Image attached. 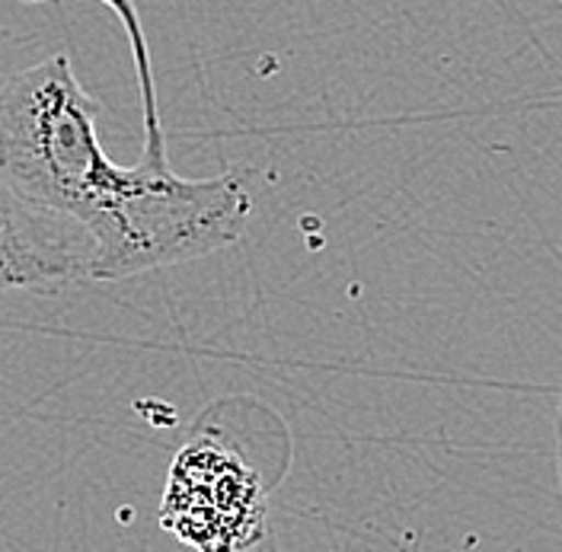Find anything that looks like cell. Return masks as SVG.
<instances>
[{
    "label": "cell",
    "mask_w": 562,
    "mask_h": 552,
    "mask_svg": "<svg viewBox=\"0 0 562 552\" xmlns=\"http://www.w3.org/2000/svg\"><path fill=\"white\" fill-rule=\"evenodd\" d=\"M160 520L199 552H240L266 523L262 485L237 453L195 441L176 457Z\"/></svg>",
    "instance_id": "7a4b0ae2"
},
{
    "label": "cell",
    "mask_w": 562,
    "mask_h": 552,
    "mask_svg": "<svg viewBox=\"0 0 562 552\" xmlns=\"http://www.w3.org/2000/svg\"><path fill=\"white\" fill-rule=\"evenodd\" d=\"M97 3L115 13L132 42L144 115L138 164L119 167L105 157L97 132L103 103L80 87L68 55L55 52L0 87V170L23 199L90 234L93 281H122L234 246L249 224L252 195L234 173L186 179L170 167L138 3Z\"/></svg>",
    "instance_id": "6da1fadb"
},
{
    "label": "cell",
    "mask_w": 562,
    "mask_h": 552,
    "mask_svg": "<svg viewBox=\"0 0 562 552\" xmlns=\"http://www.w3.org/2000/svg\"><path fill=\"white\" fill-rule=\"evenodd\" d=\"M557 473H560V488H562V396H560V415H557Z\"/></svg>",
    "instance_id": "277c9868"
},
{
    "label": "cell",
    "mask_w": 562,
    "mask_h": 552,
    "mask_svg": "<svg viewBox=\"0 0 562 552\" xmlns=\"http://www.w3.org/2000/svg\"><path fill=\"white\" fill-rule=\"evenodd\" d=\"M97 275V243L65 214L23 199L0 170V294H58Z\"/></svg>",
    "instance_id": "3957f363"
}]
</instances>
